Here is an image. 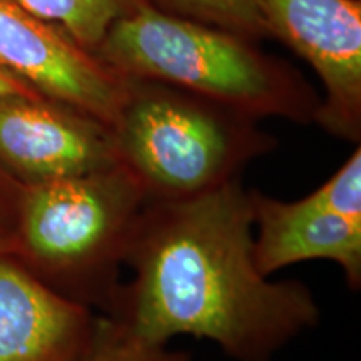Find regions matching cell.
I'll use <instances>...</instances> for the list:
<instances>
[{
    "mask_svg": "<svg viewBox=\"0 0 361 361\" xmlns=\"http://www.w3.org/2000/svg\"><path fill=\"white\" fill-rule=\"evenodd\" d=\"M25 8L66 30L75 42L96 52L107 29L146 0H19Z\"/></svg>",
    "mask_w": 361,
    "mask_h": 361,
    "instance_id": "30bf717a",
    "label": "cell"
},
{
    "mask_svg": "<svg viewBox=\"0 0 361 361\" xmlns=\"http://www.w3.org/2000/svg\"><path fill=\"white\" fill-rule=\"evenodd\" d=\"M146 202L123 164L27 184L12 256L52 290L107 316Z\"/></svg>",
    "mask_w": 361,
    "mask_h": 361,
    "instance_id": "3957f363",
    "label": "cell"
},
{
    "mask_svg": "<svg viewBox=\"0 0 361 361\" xmlns=\"http://www.w3.org/2000/svg\"><path fill=\"white\" fill-rule=\"evenodd\" d=\"M99 313L0 256V361H78L96 335Z\"/></svg>",
    "mask_w": 361,
    "mask_h": 361,
    "instance_id": "9c48e42d",
    "label": "cell"
},
{
    "mask_svg": "<svg viewBox=\"0 0 361 361\" xmlns=\"http://www.w3.org/2000/svg\"><path fill=\"white\" fill-rule=\"evenodd\" d=\"M255 256L264 276L311 259L336 263L353 291L361 286V147L313 192L281 201L251 189Z\"/></svg>",
    "mask_w": 361,
    "mask_h": 361,
    "instance_id": "5b68a950",
    "label": "cell"
},
{
    "mask_svg": "<svg viewBox=\"0 0 361 361\" xmlns=\"http://www.w3.org/2000/svg\"><path fill=\"white\" fill-rule=\"evenodd\" d=\"M94 54L124 78L173 85L256 121L314 124L322 104L301 72L259 42L149 4L112 22Z\"/></svg>",
    "mask_w": 361,
    "mask_h": 361,
    "instance_id": "7a4b0ae2",
    "label": "cell"
},
{
    "mask_svg": "<svg viewBox=\"0 0 361 361\" xmlns=\"http://www.w3.org/2000/svg\"><path fill=\"white\" fill-rule=\"evenodd\" d=\"M22 189L24 184L0 168V256L16 251Z\"/></svg>",
    "mask_w": 361,
    "mask_h": 361,
    "instance_id": "4fadbf2b",
    "label": "cell"
},
{
    "mask_svg": "<svg viewBox=\"0 0 361 361\" xmlns=\"http://www.w3.org/2000/svg\"><path fill=\"white\" fill-rule=\"evenodd\" d=\"M126 268L130 279L107 316L154 345L189 335L236 361H269L322 318L305 283L259 271L241 179L189 200L147 201Z\"/></svg>",
    "mask_w": 361,
    "mask_h": 361,
    "instance_id": "6da1fadb",
    "label": "cell"
},
{
    "mask_svg": "<svg viewBox=\"0 0 361 361\" xmlns=\"http://www.w3.org/2000/svg\"><path fill=\"white\" fill-rule=\"evenodd\" d=\"M0 66L40 96L114 126L129 79L19 0H0Z\"/></svg>",
    "mask_w": 361,
    "mask_h": 361,
    "instance_id": "52a82bcc",
    "label": "cell"
},
{
    "mask_svg": "<svg viewBox=\"0 0 361 361\" xmlns=\"http://www.w3.org/2000/svg\"><path fill=\"white\" fill-rule=\"evenodd\" d=\"M157 11L261 42L269 39L263 0H146Z\"/></svg>",
    "mask_w": 361,
    "mask_h": 361,
    "instance_id": "8fae6325",
    "label": "cell"
},
{
    "mask_svg": "<svg viewBox=\"0 0 361 361\" xmlns=\"http://www.w3.org/2000/svg\"><path fill=\"white\" fill-rule=\"evenodd\" d=\"M11 94H19V96H40L37 90L25 84L24 80L13 75L11 71L0 66V96H11Z\"/></svg>",
    "mask_w": 361,
    "mask_h": 361,
    "instance_id": "5bb4252c",
    "label": "cell"
},
{
    "mask_svg": "<svg viewBox=\"0 0 361 361\" xmlns=\"http://www.w3.org/2000/svg\"><path fill=\"white\" fill-rule=\"evenodd\" d=\"M128 79L112 130L121 164L147 201L213 191L276 147V139L250 116L173 85Z\"/></svg>",
    "mask_w": 361,
    "mask_h": 361,
    "instance_id": "277c9868",
    "label": "cell"
},
{
    "mask_svg": "<svg viewBox=\"0 0 361 361\" xmlns=\"http://www.w3.org/2000/svg\"><path fill=\"white\" fill-rule=\"evenodd\" d=\"M109 124L44 96H0V168L20 184L119 166Z\"/></svg>",
    "mask_w": 361,
    "mask_h": 361,
    "instance_id": "ba28073f",
    "label": "cell"
},
{
    "mask_svg": "<svg viewBox=\"0 0 361 361\" xmlns=\"http://www.w3.org/2000/svg\"><path fill=\"white\" fill-rule=\"evenodd\" d=\"M78 361H191V355L144 341L123 323L99 314L96 335Z\"/></svg>",
    "mask_w": 361,
    "mask_h": 361,
    "instance_id": "7c38bea8",
    "label": "cell"
},
{
    "mask_svg": "<svg viewBox=\"0 0 361 361\" xmlns=\"http://www.w3.org/2000/svg\"><path fill=\"white\" fill-rule=\"evenodd\" d=\"M269 39L313 67L323 85L314 124L361 139V0H263Z\"/></svg>",
    "mask_w": 361,
    "mask_h": 361,
    "instance_id": "8992f818",
    "label": "cell"
}]
</instances>
